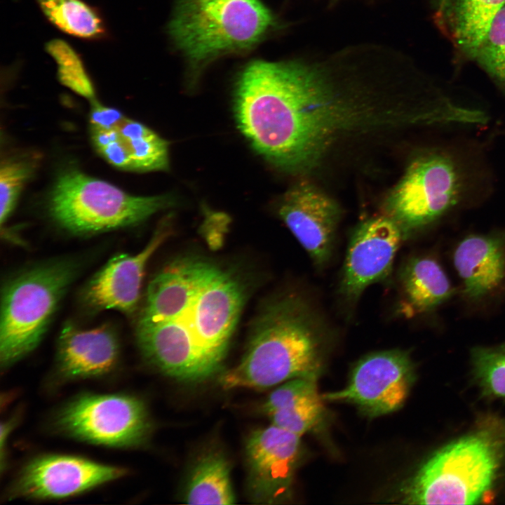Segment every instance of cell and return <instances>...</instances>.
I'll return each mask as SVG.
<instances>
[{
    "label": "cell",
    "mask_w": 505,
    "mask_h": 505,
    "mask_svg": "<svg viewBox=\"0 0 505 505\" xmlns=\"http://www.w3.org/2000/svg\"><path fill=\"white\" fill-rule=\"evenodd\" d=\"M245 297L236 276L213 262L173 260L147 288L136 330L142 355L175 379H208L224 359Z\"/></svg>",
    "instance_id": "6da1fadb"
},
{
    "label": "cell",
    "mask_w": 505,
    "mask_h": 505,
    "mask_svg": "<svg viewBox=\"0 0 505 505\" xmlns=\"http://www.w3.org/2000/svg\"><path fill=\"white\" fill-rule=\"evenodd\" d=\"M330 342L314 307L297 295L270 302L256 319L246 351L219 379L224 389H266L297 377L318 379Z\"/></svg>",
    "instance_id": "7a4b0ae2"
},
{
    "label": "cell",
    "mask_w": 505,
    "mask_h": 505,
    "mask_svg": "<svg viewBox=\"0 0 505 505\" xmlns=\"http://www.w3.org/2000/svg\"><path fill=\"white\" fill-rule=\"evenodd\" d=\"M504 457L505 428L488 422L429 457L400 487L402 503H479L491 490Z\"/></svg>",
    "instance_id": "3957f363"
},
{
    "label": "cell",
    "mask_w": 505,
    "mask_h": 505,
    "mask_svg": "<svg viewBox=\"0 0 505 505\" xmlns=\"http://www.w3.org/2000/svg\"><path fill=\"white\" fill-rule=\"evenodd\" d=\"M274 23L260 0H179L168 32L195 80L220 56L251 50Z\"/></svg>",
    "instance_id": "277c9868"
},
{
    "label": "cell",
    "mask_w": 505,
    "mask_h": 505,
    "mask_svg": "<svg viewBox=\"0 0 505 505\" xmlns=\"http://www.w3.org/2000/svg\"><path fill=\"white\" fill-rule=\"evenodd\" d=\"M175 203L168 194L138 196L77 170L57 178L50 194L51 217L76 234H93L139 224Z\"/></svg>",
    "instance_id": "5b68a950"
},
{
    "label": "cell",
    "mask_w": 505,
    "mask_h": 505,
    "mask_svg": "<svg viewBox=\"0 0 505 505\" xmlns=\"http://www.w3.org/2000/svg\"><path fill=\"white\" fill-rule=\"evenodd\" d=\"M74 275L72 264L55 262L25 271L6 285L0 319L2 368L38 346Z\"/></svg>",
    "instance_id": "8992f818"
},
{
    "label": "cell",
    "mask_w": 505,
    "mask_h": 505,
    "mask_svg": "<svg viewBox=\"0 0 505 505\" xmlns=\"http://www.w3.org/2000/svg\"><path fill=\"white\" fill-rule=\"evenodd\" d=\"M464 176L448 152L430 151L415 159L389 193L385 208L406 237L437 220L460 201Z\"/></svg>",
    "instance_id": "52a82bcc"
},
{
    "label": "cell",
    "mask_w": 505,
    "mask_h": 505,
    "mask_svg": "<svg viewBox=\"0 0 505 505\" xmlns=\"http://www.w3.org/2000/svg\"><path fill=\"white\" fill-rule=\"evenodd\" d=\"M56 421L73 438L111 447L139 446L151 431L144 403L125 394L79 396L60 410Z\"/></svg>",
    "instance_id": "ba28073f"
},
{
    "label": "cell",
    "mask_w": 505,
    "mask_h": 505,
    "mask_svg": "<svg viewBox=\"0 0 505 505\" xmlns=\"http://www.w3.org/2000/svg\"><path fill=\"white\" fill-rule=\"evenodd\" d=\"M415 381V365L409 353L384 350L361 358L344 388L321 396L323 400L352 404L365 416L374 418L400 409Z\"/></svg>",
    "instance_id": "9c48e42d"
},
{
    "label": "cell",
    "mask_w": 505,
    "mask_h": 505,
    "mask_svg": "<svg viewBox=\"0 0 505 505\" xmlns=\"http://www.w3.org/2000/svg\"><path fill=\"white\" fill-rule=\"evenodd\" d=\"M245 452L250 499L259 504L291 499L302 457L301 436L271 424L250 433Z\"/></svg>",
    "instance_id": "30bf717a"
},
{
    "label": "cell",
    "mask_w": 505,
    "mask_h": 505,
    "mask_svg": "<svg viewBox=\"0 0 505 505\" xmlns=\"http://www.w3.org/2000/svg\"><path fill=\"white\" fill-rule=\"evenodd\" d=\"M121 467L88 459L52 454L29 462L12 485L10 499H60L80 494L123 476Z\"/></svg>",
    "instance_id": "8fae6325"
},
{
    "label": "cell",
    "mask_w": 505,
    "mask_h": 505,
    "mask_svg": "<svg viewBox=\"0 0 505 505\" xmlns=\"http://www.w3.org/2000/svg\"><path fill=\"white\" fill-rule=\"evenodd\" d=\"M405 238L388 216L361 222L351 237L343 267L339 292L349 303H355L370 285L390 274L396 254Z\"/></svg>",
    "instance_id": "7c38bea8"
},
{
    "label": "cell",
    "mask_w": 505,
    "mask_h": 505,
    "mask_svg": "<svg viewBox=\"0 0 505 505\" xmlns=\"http://www.w3.org/2000/svg\"><path fill=\"white\" fill-rule=\"evenodd\" d=\"M278 214L314 264L325 267L342 215L337 202L310 182L300 181L282 197Z\"/></svg>",
    "instance_id": "4fadbf2b"
},
{
    "label": "cell",
    "mask_w": 505,
    "mask_h": 505,
    "mask_svg": "<svg viewBox=\"0 0 505 505\" xmlns=\"http://www.w3.org/2000/svg\"><path fill=\"white\" fill-rule=\"evenodd\" d=\"M170 230L168 224L163 223L140 252L120 254L109 260L86 287L85 302L95 310L132 314L139 301L147 264L170 235Z\"/></svg>",
    "instance_id": "5bb4252c"
},
{
    "label": "cell",
    "mask_w": 505,
    "mask_h": 505,
    "mask_svg": "<svg viewBox=\"0 0 505 505\" xmlns=\"http://www.w3.org/2000/svg\"><path fill=\"white\" fill-rule=\"evenodd\" d=\"M90 134L97 153L117 168L149 172L169 167L168 142L144 124L124 115L107 128L90 126Z\"/></svg>",
    "instance_id": "9a60e30c"
},
{
    "label": "cell",
    "mask_w": 505,
    "mask_h": 505,
    "mask_svg": "<svg viewBox=\"0 0 505 505\" xmlns=\"http://www.w3.org/2000/svg\"><path fill=\"white\" fill-rule=\"evenodd\" d=\"M119 356L115 332L107 325L82 330L67 323L61 330L57 354L60 372L67 379H85L109 373Z\"/></svg>",
    "instance_id": "2e32d148"
},
{
    "label": "cell",
    "mask_w": 505,
    "mask_h": 505,
    "mask_svg": "<svg viewBox=\"0 0 505 505\" xmlns=\"http://www.w3.org/2000/svg\"><path fill=\"white\" fill-rule=\"evenodd\" d=\"M453 260L464 295L479 300L497 290L505 279V235H469L457 245Z\"/></svg>",
    "instance_id": "e0dca14e"
},
{
    "label": "cell",
    "mask_w": 505,
    "mask_h": 505,
    "mask_svg": "<svg viewBox=\"0 0 505 505\" xmlns=\"http://www.w3.org/2000/svg\"><path fill=\"white\" fill-rule=\"evenodd\" d=\"M505 0H436L434 22L455 50L474 59Z\"/></svg>",
    "instance_id": "ac0fdd59"
},
{
    "label": "cell",
    "mask_w": 505,
    "mask_h": 505,
    "mask_svg": "<svg viewBox=\"0 0 505 505\" xmlns=\"http://www.w3.org/2000/svg\"><path fill=\"white\" fill-rule=\"evenodd\" d=\"M323 400L317 379L297 377L276 388L265 400L262 410L271 424L302 436L323 421Z\"/></svg>",
    "instance_id": "d6986e66"
},
{
    "label": "cell",
    "mask_w": 505,
    "mask_h": 505,
    "mask_svg": "<svg viewBox=\"0 0 505 505\" xmlns=\"http://www.w3.org/2000/svg\"><path fill=\"white\" fill-rule=\"evenodd\" d=\"M399 280L404 297L402 311L422 313L448 299L453 290L450 282L434 259L415 257L400 269Z\"/></svg>",
    "instance_id": "ffe728a7"
},
{
    "label": "cell",
    "mask_w": 505,
    "mask_h": 505,
    "mask_svg": "<svg viewBox=\"0 0 505 505\" xmlns=\"http://www.w3.org/2000/svg\"><path fill=\"white\" fill-rule=\"evenodd\" d=\"M183 499L189 504H234L230 465L219 452H209L198 459L187 480Z\"/></svg>",
    "instance_id": "44dd1931"
},
{
    "label": "cell",
    "mask_w": 505,
    "mask_h": 505,
    "mask_svg": "<svg viewBox=\"0 0 505 505\" xmlns=\"http://www.w3.org/2000/svg\"><path fill=\"white\" fill-rule=\"evenodd\" d=\"M35 1L46 18L63 33L88 41L107 37L100 12L83 0Z\"/></svg>",
    "instance_id": "7402d4cb"
},
{
    "label": "cell",
    "mask_w": 505,
    "mask_h": 505,
    "mask_svg": "<svg viewBox=\"0 0 505 505\" xmlns=\"http://www.w3.org/2000/svg\"><path fill=\"white\" fill-rule=\"evenodd\" d=\"M471 359L483 394L491 398H505V343L473 348Z\"/></svg>",
    "instance_id": "603a6c76"
},
{
    "label": "cell",
    "mask_w": 505,
    "mask_h": 505,
    "mask_svg": "<svg viewBox=\"0 0 505 505\" xmlns=\"http://www.w3.org/2000/svg\"><path fill=\"white\" fill-rule=\"evenodd\" d=\"M474 59L505 89V6L493 19Z\"/></svg>",
    "instance_id": "cb8c5ba5"
},
{
    "label": "cell",
    "mask_w": 505,
    "mask_h": 505,
    "mask_svg": "<svg viewBox=\"0 0 505 505\" xmlns=\"http://www.w3.org/2000/svg\"><path fill=\"white\" fill-rule=\"evenodd\" d=\"M32 173L25 161L9 159L1 163L0 170V223L2 227L16 204L23 185Z\"/></svg>",
    "instance_id": "d4e9b609"
},
{
    "label": "cell",
    "mask_w": 505,
    "mask_h": 505,
    "mask_svg": "<svg viewBox=\"0 0 505 505\" xmlns=\"http://www.w3.org/2000/svg\"><path fill=\"white\" fill-rule=\"evenodd\" d=\"M57 67V76L63 86L81 96L94 100L95 88L82 60Z\"/></svg>",
    "instance_id": "484cf974"
}]
</instances>
